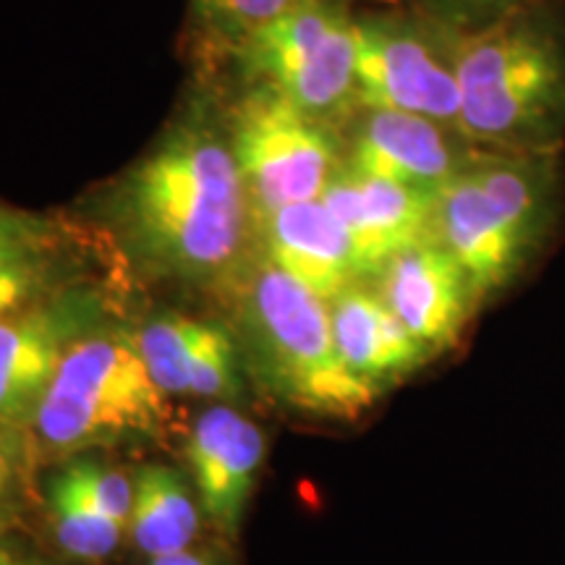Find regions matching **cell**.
<instances>
[{
    "label": "cell",
    "mask_w": 565,
    "mask_h": 565,
    "mask_svg": "<svg viewBox=\"0 0 565 565\" xmlns=\"http://www.w3.org/2000/svg\"><path fill=\"white\" fill-rule=\"evenodd\" d=\"M126 238L154 273L221 288L254 254V215L231 141L175 129L121 186Z\"/></svg>",
    "instance_id": "cell-1"
},
{
    "label": "cell",
    "mask_w": 565,
    "mask_h": 565,
    "mask_svg": "<svg viewBox=\"0 0 565 565\" xmlns=\"http://www.w3.org/2000/svg\"><path fill=\"white\" fill-rule=\"evenodd\" d=\"M242 328L249 370L278 404L322 419H359L377 387L359 380L338 351L330 303L254 249L221 286Z\"/></svg>",
    "instance_id": "cell-2"
},
{
    "label": "cell",
    "mask_w": 565,
    "mask_h": 565,
    "mask_svg": "<svg viewBox=\"0 0 565 565\" xmlns=\"http://www.w3.org/2000/svg\"><path fill=\"white\" fill-rule=\"evenodd\" d=\"M171 422L137 335L97 324L63 356L32 427L38 463L158 440Z\"/></svg>",
    "instance_id": "cell-3"
},
{
    "label": "cell",
    "mask_w": 565,
    "mask_h": 565,
    "mask_svg": "<svg viewBox=\"0 0 565 565\" xmlns=\"http://www.w3.org/2000/svg\"><path fill=\"white\" fill-rule=\"evenodd\" d=\"M461 89L458 134L471 145L526 147L565 118L561 40L529 19L503 21L454 47Z\"/></svg>",
    "instance_id": "cell-4"
},
{
    "label": "cell",
    "mask_w": 565,
    "mask_h": 565,
    "mask_svg": "<svg viewBox=\"0 0 565 565\" xmlns=\"http://www.w3.org/2000/svg\"><path fill=\"white\" fill-rule=\"evenodd\" d=\"M547 210L542 162L482 154L435 194L433 238L469 278L477 303L503 291L532 254Z\"/></svg>",
    "instance_id": "cell-5"
},
{
    "label": "cell",
    "mask_w": 565,
    "mask_h": 565,
    "mask_svg": "<svg viewBox=\"0 0 565 565\" xmlns=\"http://www.w3.org/2000/svg\"><path fill=\"white\" fill-rule=\"evenodd\" d=\"M238 45L259 87L315 121L330 126L359 103L356 21L330 0H301Z\"/></svg>",
    "instance_id": "cell-6"
},
{
    "label": "cell",
    "mask_w": 565,
    "mask_h": 565,
    "mask_svg": "<svg viewBox=\"0 0 565 565\" xmlns=\"http://www.w3.org/2000/svg\"><path fill=\"white\" fill-rule=\"evenodd\" d=\"M231 150L254 225L288 204L320 200L345 166L330 126L303 116L267 87L254 89L236 108Z\"/></svg>",
    "instance_id": "cell-7"
},
{
    "label": "cell",
    "mask_w": 565,
    "mask_h": 565,
    "mask_svg": "<svg viewBox=\"0 0 565 565\" xmlns=\"http://www.w3.org/2000/svg\"><path fill=\"white\" fill-rule=\"evenodd\" d=\"M95 294L55 291L0 317V433L32 437L66 351L100 324Z\"/></svg>",
    "instance_id": "cell-8"
},
{
    "label": "cell",
    "mask_w": 565,
    "mask_h": 565,
    "mask_svg": "<svg viewBox=\"0 0 565 565\" xmlns=\"http://www.w3.org/2000/svg\"><path fill=\"white\" fill-rule=\"evenodd\" d=\"M356 95L362 108L414 113L458 131L454 51H440L408 21H356Z\"/></svg>",
    "instance_id": "cell-9"
},
{
    "label": "cell",
    "mask_w": 565,
    "mask_h": 565,
    "mask_svg": "<svg viewBox=\"0 0 565 565\" xmlns=\"http://www.w3.org/2000/svg\"><path fill=\"white\" fill-rule=\"evenodd\" d=\"M374 280L380 299L433 356L456 345L479 307L461 265L435 238L395 254Z\"/></svg>",
    "instance_id": "cell-10"
},
{
    "label": "cell",
    "mask_w": 565,
    "mask_h": 565,
    "mask_svg": "<svg viewBox=\"0 0 565 565\" xmlns=\"http://www.w3.org/2000/svg\"><path fill=\"white\" fill-rule=\"evenodd\" d=\"M364 110L345 160L353 171L440 192L445 183L482 158V152L466 147L471 141L458 145L461 134L433 118L401 110Z\"/></svg>",
    "instance_id": "cell-11"
},
{
    "label": "cell",
    "mask_w": 565,
    "mask_h": 565,
    "mask_svg": "<svg viewBox=\"0 0 565 565\" xmlns=\"http://www.w3.org/2000/svg\"><path fill=\"white\" fill-rule=\"evenodd\" d=\"M435 194L343 166L320 200L349 231L364 278L374 280L387 259L433 238Z\"/></svg>",
    "instance_id": "cell-12"
},
{
    "label": "cell",
    "mask_w": 565,
    "mask_h": 565,
    "mask_svg": "<svg viewBox=\"0 0 565 565\" xmlns=\"http://www.w3.org/2000/svg\"><path fill=\"white\" fill-rule=\"evenodd\" d=\"M134 335L147 370L166 395L221 401H238L242 395V349L225 324L160 315Z\"/></svg>",
    "instance_id": "cell-13"
},
{
    "label": "cell",
    "mask_w": 565,
    "mask_h": 565,
    "mask_svg": "<svg viewBox=\"0 0 565 565\" xmlns=\"http://www.w3.org/2000/svg\"><path fill=\"white\" fill-rule=\"evenodd\" d=\"M265 458V435L249 416L212 406L196 416L186 461L202 511L217 532L236 536Z\"/></svg>",
    "instance_id": "cell-14"
},
{
    "label": "cell",
    "mask_w": 565,
    "mask_h": 565,
    "mask_svg": "<svg viewBox=\"0 0 565 565\" xmlns=\"http://www.w3.org/2000/svg\"><path fill=\"white\" fill-rule=\"evenodd\" d=\"M254 246L328 303L366 280L349 231L322 200L288 204L267 215L254 225Z\"/></svg>",
    "instance_id": "cell-15"
},
{
    "label": "cell",
    "mask_w": 565,
    "mask_h": 565,
    "mask_svg": "<svg viewBox=\"0 0 565 565\" xmlns=\"http://www.w3.org/2000/svg\"><path fill=\"white\" fill-rule=\"evenodd\" d=\"M330 317L345 366L380 393L433 359V353L387 309L380 294L364 282L338 294L330 301Z\"/></svg>",
    "instance_id": "cell-16"
},
{
    "label": "cell",
    "mask_w": 565,
    "mask_h": 565,
    "mask_svg": "<svg viewBox=\"0 0 565 565\" xmlns=\"http://www.w3.org/2000/svg\"><path fill=\"white\" fill-rule=\"evenodd\" d=\"M200 532V511L192 487L179 471L162 463L139 466L134 475V505L129 519L131 542L154 557L189 550Z\"/></svg>",
    "instance_id": "cell-17"
},
{
    "label": "cell",
    "mask_w": 565,
    "mask_h": 565,
    "mask_svg": "<svg viewBox=\"0 0 565 565\" xmlns=\"http://www.w3.org/2000/svg\"><path fill=\"white\" fill-rule=\"evenodd\" d=\"M45 508L58 547L76 561H103L121 545L126 526L97 508L71 461H63L47 479Z\"/></svg>",
    "instance_id": "cell-18"
},
{
    "label": "cell",
    "mask_w": 565,
    "mask_h": 565,
    "mask_svg": "<svg viewBox=\"0 0 565 565\" xmlns=\"http://www.w3.org/2000/svg\"><path fill=\"white\" fill-rule=\"evenodd\" d=\"M51 294H55L53 252L0 263V317L19 312Z\"/></svg>",
    "instance_id": "cell-19"
},
{
    "label": "cell",
    "mask_w": 565,
    "mask_h": 565,
    "mask_svg": "<svg viewBox=\"0 0 565 565\" xmlns=\"http://www.w3.org/2000/svg\"><path fill=\"white\" fill-rule=\"evenodd\" d=\"M296 3L301 0H194L200 17L233 40H244L280 13L291 11Z\"/></svg>",
    "instance_id": "cell-20"
},
{
    "label": "cell",
    "mask_w": 565,
    "mask_h": 565,
    "mask_svg": "<svg viewBox=\"0 0 565 565\" xmlns=\"http://www.w3.org/2000/svg\"><path fill=\"white\" fill-rule=\"evenodd\" d=\"M71 463L79 471L84 487H87L92 500L97 508L108 515V519L118 521V524L129 529L131 505H134V479H129L124 471L113 469V466L97 461L89 454L68 458Z\"/></svg>",
    "instance_id": "cell-21"
},
{
    "label": "cell",
    "mask_w": 565,
    "mask_h": 565,
    "mask_svg": "<svg viewBox=\"0 0 565 565\" xmlns=\"http://www.w3.org/2000/svg\"><path fill=\"white\" fill-rule=\"evenodd\" d=\"M53 252V225L0 202V263Z\"/></svg>",
    "instance_id": "cell-22"
},
{
    "label": "cell",
    "mask_w": 565,
    "mask_h": 565,
    "mask_svg": "<svg viewBox=\"0 0 565 565\" xmlns=\"http://www.w3.org/2000/svg\"><path fill=\"white\" fill-rule=\"evenodd\" d=\"M38 463L32 437L0 433V505L21 515Z\"/></svg>",
    "instance_id": "cell-23"
},
{
    "label": "cell",
    "mask_w": 565,
    "mask_h": 565,
    "mask_svg": "<svg viewBox=\"0 0 565 565\" xmlns=\"http://www.w3.org/2000/svg\"><path fill=\"white\" fill-rule=\"evenodd\" d=\"M152 565H221V563H215L207 555H196V553H189V550H183V553L154 557Z\"/></svg>",
    "instance_id": "cell-24"
},
{
    "label": "cell",
    "mask_w": 565,
    "mask_h": 565,
    "mask_svg": "<svg viewBox=\"0 0 565 565\" xmlns=\"http://www.w3.org/2000/svg\"><path fill=\"white\" fill-rule=\"evenodd\" d=\"M17 521H19V515H17V513H11L9 508L0 505V536H3L6 532H9L11 526H17Z\"/></svg>",
    "instance_id": "cell-25"
},
{
    "label": "cell",
    "mask_w": 565,
    "mask_h": 565,
    "mask_svg": "<svg viewBox=\"0 0 565 565\" xmlns=\"http://www.w3.org/2000/svg\"><path fill=\"white\" fill-rule=\"evenodd\" d=\"M0 565H34L30 561H24V557L13 555L9 547H0Z\"/></svg>",
    "instance_id": "cell-26"
}]
</instances>
